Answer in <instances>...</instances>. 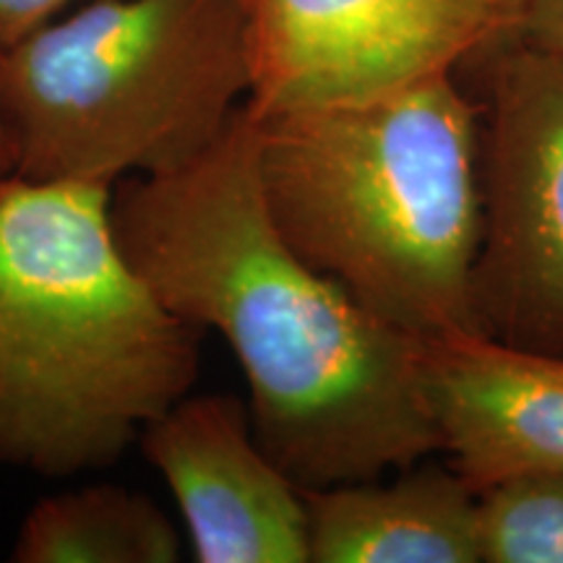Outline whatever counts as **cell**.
I'll return each instance as SVG.
<instances>
[{
  "mask_svg": "<svg viewBox=\"0 0 563 563\" xmlns=\"http://www.w3.org/2000/svg\"><path fill=\"white\" fill-rule=\"evenodd\" d=\"M112 228L167 311L224 336L256 441L302 490L376 481L439 452L422 342L287 243L264 199L249 102L183 170L125 178Z\"/></svg>",
  "mask_w": 563,
  "mask_h": 563,
  "instance_id": "1",
  "label": "cell"
},
{
  "mask_svg": "<svg viewBox=\"0 0 563 563\" xmlns=\"http://www.w3.org/2000/svg\"><path fill=\"white\" fill-rule=\"evenodd\" d=\"M253 118L266 207L313 269L420 342L485 334L483 129L452 74Z\"/></svg>",
  "mask_w": 563,
  "mask_h": 563,
  "instance_id": "2",
  "label": "cell"
},
{
  "mask_svg": "<svg viewBox=\"0 0 563 563\" xmlns=\"http://www.w3.org/2000/svg\"><path fill=\"white\" fill-rule=\"evenodd\" d=\"M199 340L123 256L110 186L0 178V462L112 467L191 391Z\"/></svg>",
  "mask_w": 563,
  "mask_h": 563,
  "instance_id": "3",
  "label": "cell"
},
{
  "mask_svg": "<svg viewBox=\"0 0 563 563\" xmlns=\"http://www.w3.org/2000/svg\"><path fill=\"white\" fill-rule=\"evenodd\" d=\"M249 95L241 0H87L0 55V129L30 180L183 170Z\"/></svg>",
  "mask_w": 563,
  "mask_h": 563,
  "instance_id": "4",
  "label": "cell"
},
{
  "mask_svg": "<svg viewBox=\"0 0 563 563\" xmlns=\"http://www.w3.org/2000/svg\"><path fill=\"white\" fill-rule=\"evenodd\" d=\"M481 180L485 334L563 352V58L522 42L498 63Z\"/></svg>",
  "mask_w": 563,
  "mask_h": 563,
  "instance_id": "5",
  "label": "cell"
},
{
  "mask_svg": "<svg viewBox=\"0 0 563 563\" xmlns=\"http://www.w3.org/2000/svg\"><path fill=\"white\" fill-rule=\"evenodd\" d=\"M256 115L365 100L517 37L509 0H241Z\"/></svg>",
  "mask_w": 563,
  "mask_h": 563,
  "instance_id": "6",
  "label": "cell"
},
{
  "mask_svg": "<svg viewBox=\"0 0 563 563\" xmlns=\"http://www.w3.org/2000/svg\"><path fill=\"white\" fill-rule=\"evenodd\" d=\"M170 485L199 563L311 561L306 493L253 433L230 394L183 397L139 435Z\"/></svg>",
  "mask_w": 563,
  "mask_h": 563,
  "instance_id": "7",
  "label": "cell"
},
{
  "mask_svg": "<svg viewBox=\"0 0 563 563\" xmlns=\"http://www.w3.org/2000/svg\"><path fill=\"white\" fill-rule=\"evenodd\" d=\"M439 452L475 490L563 467V352L488 334L422 342Z\"/></svg>",
  "mask_w": 563,
  "mask_h": 563,
  "instance_id": "8",
  "label": "cell"
},
{
  "mask_svg": "<svg viewBox=\"0 0 563 563\" xmlns=\"http://www.w3.org/2000/svg\"><path fill=\"white\" fill-rule=\"evenodd\" d=\"M306 493L316 563H477V490L456 470L415 462L389 485Z\"/></svg>",
  "mask_w": 563,
  "mask_h": 563,
  "instance_id": "9",
  "label": "cell"
},
{
  "mask_svg": "<svg viewBox=\"0 0 563 563\" xmlns=\"http://www.w3.org/2000/svg\"><path fill=\"white\" fill-rule=\"evenodd\" d=\"M180 534L144 493L87 485L42 498L19 527V563H173Z\"/></svg>",
  "mask_w": 563,
  "mask_h": 563,
  "instance_id": "10",
  "label": "cell"
},
{
  "mask_svg": "<svg viewBox=\"0 0 563 563\" xmlns=\"http://www.w3.org/2000/svg\"><path fill=\"white\" fill-rule=\"evenodd\" d=\"M477 540L488 563H563V467L477 490Z\"/></svg>",
  "mask_w": 563,
  "mask_h": 563,
  "instance_id": "11",
  "label": "cell"
},
{
  "mask_svg": "<svg viewBox=\"0 0 563 563\" xmlns=\"http://www.w3.org/2000/svg\"><path fill=\"white\" fill-rule=\"evenodd\" d=\"M81 0H0V55Z\"/></svg>",
  "mask_w": 563,
  "mask_h": 563,
  "instance_id": "12",
  "label": "cell"
},
{
  "mask_svg": "<svg viewBox=\"0 0 563 563\" xmlns=\"http://www.w3.org/2000/svg\"><path fill=\"white\" fill-rule=\"evenodd\" d=\"M517 37L538 51L563 58V0H522Z\"/></svg>",
  "mask_w": 563,
  "mask_h": 563,
  "instance_id": "13",
  "label": "cell"
},
{
  "mask_svg": "<svg viewBox=\"0 0 563 563\" xmlns=\"http://www.w3.org/2000/svg\"><path fill=\"white\" fill-rule=\"evenodd\" d=\"M11 173H13L11 146H9V141H5L3 129H0V178H3V175H11Z\"/></svg>",
  "mask_w": 563,
  "mask_h": 563,
  "instance_id": "14",
  "label": "cell"
},
{
  "mask_svg": "<svg viewBox=\"0 0 563 563\" xmlns=\"http://www.w3.org/2000/svg\"><path fill=\"white\" fill-rule=\"evenodd\" d=\"M509 3L514 5V11H517V21H519V3H522V0H509Z\"/></svg>",
  "mask_w": 563,
  "mask_h": 563,
  "instance_id": "15",
  "label": "cell"
}]
</instances>
